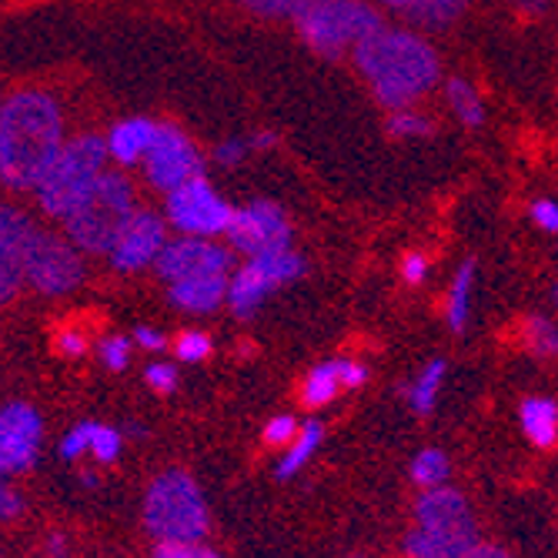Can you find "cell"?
Instances as JSON below:
<instances>
[{
  "label": "cell",
  "mask_w": 558,
  "mask_h": 558,
  "mask_svg": "<svg viewBox=\"0 0 558 558\" xmlns=\"http://www.w3.org/2000/svg\"><path fill=\"white\" fill-rule=\"evenodd\" d=\"M64 114L47 90H17L0 108V178L34 191L64 147Z\"/></svg>",
  "instance_id": "6da1fadb"
},
{
  "label": "cell",
  "mask_w": 558,
  "mask_h": 558,
  "mask_svg": "<svg viewBox=\"0 0 558 558\" xmlns=\"http://www.w3.org/2000/svg\"><path fill=\"white\" fill-rule=\"evenodd\" d=\"M354 64L372 84V94L391 111L412 108L441 77L435 47L412 31L395 27H378L354 47Z\"/></svg>",
  "instance_id": "7a4b0ae2"
},
{
  "label": "cell",
  "mask_w": 558,
  "mask_h": 558,
  "mask_svg": "<svg viewBox=\"0 0 558 558\" xmlns=\"http://www.w3.org/2000/svg\"><path fill=\"white\" fill-rule=\"evenodd\" d=\"M108 158H111L108 137L77 134L74 141H68L61 147L58 161L47 168V174L34 187L37 208L47 218L68 221L84 205V201H87V194L94 191V184L100 181V174H105Z\"/></svg>",
  "instance_id": "3957f363"
},
{
  "label": "cell",
  "mask_w": 558,
  "mask_h": 558,
  "mask_svg": "<svg viewBox=\"0 0 558 558\" xmlns=\"http://www.w3.org/2000/svg\"><path fill=\"white\" fill-rule=\"evenodd\" d=\"M144 529L158 542H201L208 532V501L187 472L168 469L150 478L144 492Z\"/></svg>",
  "instance_id": "277c9868"
},
{
  "label": "cell",
  "mask_w": 558,
  "mask_h": 558,
  "mask_svg": "<svg viewBox=\"0 0 558 558\" xmlns=\"http://www.w3.org/2000/svg\"><path fill=\"white\" fill-rule=\"evenodd\" d=\"M134 211L137 205H134L131 181L121 171H105L84 205L61 225H64V234L81 251H87V255H111L121 228L131 221Z\"/></svg>",
  "instance_id": "5b68a950"
},
{
  "label": "cell",
  "mask_w": 558,
  "mask_h": 558,
  "mask_svg": "<svg viewBox=\"0 0 558 558\" xmlns=\"http://www.w3.org/2000/svg\"><path fill=\"white\" fill-rule=\"evenodd\" d=\"M381 24L378 11L365 0H312L298 17V31L312 50L325 58H341L368 40Z\"/></svg>",
  "instance_id": "8992f818"
},
{
  "label": "cell",
  "mask_w": 558,
  "mask_h": 558,
  "mask_svg": "<svg viewBox=\"0 0 558 558\" xmlns=\"http://www.w3.org/2000/svg\"><path fill=\"white\" fill-rule=\"evenodd\" d=\"M84 251L64 234H50V231H34L27 255H24V281L47 294V298H61L81 288L84 281Z\"/></svg>",
  "instance_id": "52a82bcc"
},
{
  "label": "cell",
  "mask_w": 558,
  "mask_h": 558,
  "mask_svg": "<svg viewBox=\"0 0 558 558\" xmlns=\"http://www.w3.org/2000/svg\"><path fill=\"white\" fill-rule=\"evenodd\" d=\"M165 218L174 231L187 238H218L228 234L234 221V208L211 187V181L201 174L174 191H168Z\"/></svg>",
  "instance_id": "ba28073f"
},
{
  "label": "cell",
  "mask_w": 558,
  "mask_h": 558,
  "mask_svg": "<svg viewBox=\"0 0 558 558\" xmlns=\"http://www.w3.org/2000/svg\"><path fill=\"white\" fill-rule=\"evenodd\" d=\"M301 275H304V262L291 247L271 251V255H262V258H247V265L238 268V275L231 278V288H228L231 312L238 318H251L275 288L294 281Z\"/></svg>",
  "instance_id": "9c48e42d"
},
{
  "label": "cell",
  "mask_w": 558,
  "mask_h": 558,
  "mask_svg": "<svg viewBox=\"0 0 558 558\" xmlns=\"http://www.w3.org/2000/svg\"><path fill=\"white\" fill-rule=\"evenodd\" d=\"M201 171H205V161H201V150L194 147V141L174 124H158V137L144 158L147 181L158 191H174L201 178Z\"/></svg>",
  "instance_id": "30bf717a"
},
{
  "label": "cell",
  "mask_w": 558,
  "mask_h": 558,
  "mask_svg": "<svg viewBox=\"0 0 558 558\" xmlns=\"http://www.w3.org/2000/svg\"><path fill=\"white\" fill-rule=\"evenodd\" d=\"M228 241L241 255L262 258V255H271V251L291 247V221L278 205H271V201H251V205L234 211Z\"/></svg>",
  "instance_id": "8fae6325"
},
{
  "label": "cell",
  "mask_w": 558,
  "mask_h": 558,
  "mask_svg": "<svg viewBox=\"0 0 558 558\" xmlns=\"http://www.w3.org/2000/svg\"><path fill=\"white\" fill-rule=\"evenodd\" d=\"M168 218L155 215V211H147V208H137L131 215V221L121 228L114 247H111V268L114 271H144L147 265H158L161 258V251L168 244V228H165Z\"/></svg>",
  "instance_id": "7c38bea8"
},
{
  "label": "cell",
  "mask_w": 558,
  "mask_h": 558,
  "mask_svg": "<svg viewBox=\"0 0 558 558\" xmlns=\"http://www.w3.org/2000/svg\"><path fill=\"white\" fill-rule=\"evenodd\" d=\"M234 265L231 251L221 247L218 241H208V238H174L165 244L161 258H158V275L174 284V281H184V278H205V275H228V268Z\"/></svg>",
  "instance_id": "4fadbf2b"
},
{
  "label": "cell",
  "mask_w": 558,
  "mask_h": 558,
  "mask_svg": "<svg viewBox=\"0 0 558 558\" xmlns=\"http://www.w3.org/2000/svg\"><path fill=\"white\" fill-rule=\"evenodd\" d=\"M40 448V415L27 401H8L0 412V469L4 475L27 472Z\"/></svg>",
  "instance_id": "5bb4252c"
},
{
  "label": "cell",
  "mask_w": 558,
  "mask_h": 558,
  "mask_svg": "<svg viewBox=\"0 0 558 558\" xmlns=\"http://www.w3.org/2000/svg\"><path fill=\"white\" fill-rule=\"evenodd\" d=\"M34 231L37 225L17 208H4L0 215V298L4 301H11L24 281V255Z\"/></svg>",
  "instance_id": "9a60e30c"
},
{
  "label": "cell",
  "mask_w": 558,
  "mask_h": 558,
  "mask_svg": "<svg viewBox=\"0 0 558 558\" xmlns=\"http://www.w3.org/2000/svg\"><path fill=\"white\" fill-rule=\"evenodd\" d=\"M475 545H478L475 525H462V529L412 525V532L404 535V551H409V558H465Z\"/></svg>",
  "instance_id": "2e32d148"
},
{
  "label": "cell",
  "mask_w": 558,
  "mask_h": 558,
  "mask_svg": "<svg viewBox=\"0 0 558 558\" xmlns=\"http://www.w3.org/2000/svg\"><path fill=\"white\" fill-rule=\"evenodd\" d=\"M415 525L462 529V525H475V519H472V509L459 488L438 485V488H425V495L415 501Z\"/></svg>",
  "instance_id": "e0dca14e"
},
{
  "label": "cell",
  "mask_w": 558,
  "mask_h": 558,
  "mask_svg": "<svg viewBox=\"0 0 558 558\" xmlns=\"http://www.w3.org/2000/svg\"><path fill=\"white\" fill-rule=\"evenodd\" d=\"M231 278L228 275H205V278H184L171 284V304L191 315H208L228 301Z\"/></svg>",
  "instance_id": "ac0fdd59"
},
{
  "label": "cell",
  "mask_w": 558,
  "mask_h": 558,
  "mask_svg": "<svg viewBox=\"0 0 558 558\" xmlns=\"http://www.w3.org/2000/svg\"><path fill=\"white\" fill-rule=\"evenodd\" d=\"M158 137V124L147 121V118H128L118 121L108 134V150H111V161L118 165H144L150 144Z\"/></svg>",
  "instance_id": "d6986e66"
},
{
  "label": "cell",
  "mask_w": 558,
  "mask_h": 558,
  "mask_svg": "<svg viewBox=\"0 0 558 558\" xmlns=\"http://www.w3.org/2000/svg\"><path fill=\"white\" fill-rule=\"evenodd\" d=\"M522 432L535 448H555L558 445V401L551 398H525L522 409Z\"/></svg>",
  "instance_id": "ffe728a7"
},
{
  "label": "cell",
  "mask_w": 558,
  "mask_h": 558,
  "mask_svg": "<svg viewBox=\"0 0 558 558\" xmlns=\"http://www.w3.org/2000/svg\"><path fill=\"white\" fill-rule=\"evenodd\" d=\"M344 388L341 381V362H325V365H315L308 372L301 385V401L308 404V409H325V404L335 401V395Z\"/></svg>",
  "instance_id": "44dd1931"
},
{
  "label": "cell",
  "mask_w": 558,
  "mask_h": 558,
  "mask_svg": "<svg viewBox=\"0 0 558 558\" xmlns=\"http://www.w3.org/2000/svg\"><path fill=\"white\" fill-rule=\"evenodd\" d=\"M472 288H475V262H465L454 275L448 288V304H445V318L451 331H465L469 322V304H472Z\"/></svg>",
  "instance_id": "7402d4cb"
},
{
  "label": "cell",
  "mask_w": 558,
  "mask_h": 558,
  "mask_svg": "<svg viewBox=\"0 0 558 558\" xmlns=\"http://www.w3.org/2000/svg\"><path fill=\"white\" fill-rule=\"evenodd\" d=\"M445 97H448V108L454 111V118H459L465 128H478L485 121L482 97H478V90H475L472 81H465V77H448Z\"/></svg>",
  "instance_id": "603a6c76"
},
{
  "label": "cell",
  "mask_w": 558,
  "mask_h": 558,
  "mask_svg": "<svg viewBox=\"0 0 558 558\" xmlns=\"http://www.w3.org/2000/svg\"><path fill=\"white\" fill-rule=\"evenodd\" d=\"M322 438H325V428H322L318 422L301 425L298 438L288 445V454H284V459L278 462V478H291V475H298L304 465H308V459H312V454L318 451Z\"/></svg>",
  "instance_id": "cb8c5ba5"
},
{
  "label": "cell",
  "mask_w": 558,
  "mask_h": 558,
  "mask_svg": "<svg viewBox=\"0 0 558 558\" xmlns=\"http://www.w3.org/2000/svg\"><path fill=\"white\" fill-rule=\"evenodd\" d=\"M469 11V0H412V21L425 27H448Z\"/></svg>",
  "instance_id": "d4e9b609"
},
{
  "label": "cell",
  "mask_w": 558,
  "mask_h": 558,
  "mask_svg": "<svg viewBox=\"0 0 558 558\" xmlns=\"http://www.w3.org/2000/svg\"><path fill=\"white\" fill-rule=\"evenodd\" d=\"M441 378H445V362H441V359L428 362V365L415 375V381H412V388H409V401H412V409H415L418 415H428V412L435 409V398H438Z\"/></svg>",
  "instance_id": "484cf974"
},
{
  "label": "cell",
  "mask_w": 558,
  "mask_h": 558,
  "mask_svg": "<svg viewBox=\"0 0 558 558\" xmlns=\"http://www.w3.org/2000/svg\"><path fill=\"white\" fill-rule=\"evenodd\" d=\"M451 465H448V454L441 448H425L415 454V462H412V482H418L422 488H438L445 485Z\"/></svg>",
  "instance_id": "4316f807"
},
{
  "label": "cell",
  "mask_w": 558,
  "mask_h": 558,
  "mask_svg": "<svg viewBox=\"0 0 558 558\" xmlns=\"http://www.w3.org/2000/svg\"><path fill=\"white\" fill-rule=\"evenodd\" d=\"M525 341H529V351L538 354V359H555L558 354V328L542 315H532L525 322Z\"/></svg>",
  "instance_id": "83f0119b"
},
{
  "label": "cell",
  "mask_w": 558,
  "mask_h": 558,
  "mask_svg": "<svg viewBox=\"0 0 558 558\" xmlns=\"http://www.w3.org/2000/svg\"><path fill=\"white\" fill-rule=\"evenodd\" d=\"M432 131H435V124L425 114L409 111V108L391 111V118H388V134L391 137H428Z\"/></svg>",
  "instance_id": "f1b7e54d"
},
{
  "label": "cell",
  "mask_w": 558,
  "mask_h": 558,
  "mask_svg": "<svg viewBox=\"0 0 558 558\" xmlns=\"http://www.w3.org/2000/svg\"><path fill=\"white\" fill-rule=\"evenodd\" d=\"M241 4H244L247 11H255L258 17H271V21L291 17V21H298L301 11L308 8L312 0H241Z\"/></svg>",
  "instance_id": "f546056e"
},
{
  "label": "cell",
  "mask_w": 558,
  "mask_h": 558,
  "mask_svg": "<svg viewBox=\"0 0 558 558\" xmlns=\"http://www.w3.org/2000/svg\"><path fill=\"white\" fill-rule=\"evenodd\" d=\"M174 354H178L181 362H191V365L205 362L208 354H211V338L205 331H184L174 341Z\"/></svg>",
  "instance_id": "4dcf8cb0"
},
{
  "label": "cell",
  "mask_w": 558,
  "mask_h": 558,
  "mask_svg": "<svg viewBox=\"0 0 558 558\" xmlns=\"http://www.w3.org/2000/svg\"><path fill=\"white\" fill-rule=\"evenodd\" d=\"M90 438H94V422L74 425L61 441V459L74 462V459H81V454H90Z\"/></svg>",
  "instance_id": "1f68e13d"
},
{
  "label": "cell",
  "mask_w": 558,
  "mask_h": 558,
  "mask_svg": "<svg viewBox=\"0 0 558 558\" xmlns=\"http://www.w3.org/2000/svg\"><path fill=\"white\" fill-rule=\"evenodd\" d=\"M155 558H221V555L201 542H158Z\"/></svg>",
  "instance_id": "d6a6232c"
},
{
  "label": "cell",
  "mask_w": 558,
  "mask_h": 558,
  "mask_svg": "<svg viewBox=\"0 0 558 558\" xmlns=\"http://www.w3.org/2000/svg\"><path fill=\"white\" fill-rule=\"evenodd\" d=\"M121 451V435L108 425H94V438H90V454L97 462H114Z\"/></svg>",
  "instance_id": "836d02e7"
},
{
  "label": "cell",
  "mask_w": 558,
  "mask_h": 558,
  "mask_svg": "<svg viewBox=\"0 0 558 558\" xmlns=\"http://www.w3.org/2000/svg\"><path fill=\"white\" fill-rule=\"evenodd\" d=\"M298 425H294V418L291 415H278V418H271L268 425H265V445H271V448H288L294 438H298Z\"/></svg>",
  "instance_id": "e575fe53"
},
{
  "label": "cell",
  "mask_w": 558,
  "mask_h": 558,
  "mask_svg": "<svg viewBox=\"0 0 558 558\" xmlns=\"http://www.w3.org/2000/svg\"><path fill=\"white\" fill-rule=\"evenodd\" d=\"M128 359H131V341L128 338H108L105 344H100V362H105V368L124 372Z\"/></svg>",
  "instance_id": "d590c367"
},
{
  "label": "cell",
  "mask_w": 558,
  "mask_h": 558,
  "mask_svg": "<svg viewBox=\"0 0 558 558\" xmlns=\"http://www.w3.org/2000/svg\"><path fill=\"white\" fill-rule=\"evenodd\" d=\"M144 378H147V385L155 388L158 395H171L178 388V372L171 365H150L144 372Z\"/></svg>",
  "instance_id": "8d00e7d4"
},
{
  "label": "cell",
  "mask_w": 558,
  "mask_h": 558,
  "mask_svg": "<svg viewBox=\"0 0 558 558\" xmlns=\"http://www.w3.org/2000/svg\"><path fill=\"white\" fill-rule=\"evenodd\" d=\"M247 141H238V137H231V141H221L218 147H215V161L218 165H225V168H234V165H241L244 161V155H247Z\"/></svg>",
  "instance_id": "74e56055"
},
{
  "label": "cell",
  "mask_w": 558,
  "mask_h": 558,
  "mask_svg": "<svg viewBox=\"0 0 558 558\" xmlns=\"http://www.w3.org/2000/svg\"><path fill=\"white\" fill-rule=\"evenodd\" d=\"M532 221L542 228V231H548V234H558V205L555 201H535L532 205Z\"/></svg>",
  "instance_id": "f35d334b"
},
{
  "label": "cell",
  "mask_w": 558,
  "mask_h": 558,
  "mask_svg": "<svg viewBox=\"0 0 558 558\" xmlns=\"http://www.w3.org/2000/svg\"><path fill=\"white\" fill-rule=\"evenodd\" d=\"M401 275H404V281H409V284H422V281H425V275H428V262H425V255H404V262H401Z\"/></svg>",
  "instance_id": "ab89813d"
},
{
  "label": "cell",
  "mask_w": 558,
  "mask_h": 558,
  "mask_svg": "<svg viewBox=\"0 0 558 558\" xmlns=\"http://www.w3.org/2000/svg\"><path fill=\"white\" fill-rule=\"evenodd\" d=\"M58 348H61V354H68V359H81L84 348H87V341H84V335H81V331L68 328V331H61V335H58Z\"/></svg>",
  "instance_id": "60d3db41"
},
{
  "label": "cell",
  "mask_w": 558,
  "mask_h": 558,
  "mask_svg": "<svg viewBox=\"0 0 558 558\" xmlns=\"http://www.w3.org/2000/svg\"><path fill=\"white\" fill-rule=\"evenodd\" d=\"M134 344H141V348H147V351H161L168 341H165V335L161 331H155V328H134Z\"/></svg>",
  "instance_id": "b9f144b4"
},
{
  "label": "cell",
  "mask_w": 558,
  "mask_h": 558,
  "mask_svg": "<svg viewBox=\"0 0 558 558\" xmlns=\"http://www.w3.org/2000/svg\"><path fill=\"white\" fill-rule=\"evenodd\" d=\"M24 512V498L14 492V488H4V495H0V515L4 519H14Z\"/></svg>",
  "instance_id": "7bdbcfd3"
},
{
  "label": "cell",
  "mask_w": 558,
  "mask_h": 558,
  "mask_svg": "<svg viewBox=\"0 0 558 558\" xmlns=\"http://www.w3.org/2000/svg\"><path fill=\"white\" fill-rule=\"evenodd\" d=\"M465 558H509V551L498 548V545H488V542H478Z\"/></svg>",
  "instance_id": "ee69618b"
},
{
  "label": "cell",
  "mask_w": 558,
  "mask_h": 558,
  "mask_svg": "<svg viewBox=\"0 0 558 558\" xmlns=\"http://www.w3.org/2000/svg\"><path fill=\"white\" fill-rule=\"evenodd\" d=\"M68 555V542L61 535H50L47 542V558H64Z\"/></svg>",
  "instance_id": "f6af8a7d"
},
{
  "label": "cell",
  "mask_w": 558,
  "mask_h": 558,
  "mask_svg": "<svg viewBox=\"0 0 558 558\" xmlns=\"http://www.w3.org/2000/svg\"><path fill=\"white\" fill-rule=\"evenodd\" d=\"M275 141H278V137H275L271 131H258V134H255V137H251L247 144H251V147H255V150H268V147H275Z\"/></svg>",
  "instance_id": "bcb514c9"
},
{
  "label": "cell",
  "mask_w": 558,
  "mask_h": 558,
  "mask_svg": "<svg viewBox=\"0 0 558 558\" xmlns=\"http://www.w3.org/2000/svg\"><path fill=\"white\" fill-rule=\"evenodd\" d=\"M388 8H401V11H409L412 8V0H385Z\"/></svg>",
  "instance_id": "7dc6e473"
},
{
  "label": "cell",
  "mask_w": 558,
  "mask_h": 558,
  "mask_svg": "<svg viewBox=\"0 0 558 558\" xmlns=\"http://www.w3.org/2000/svg\"><path fill=\"white\" fill-rule=\"evenodd\" d=\"M555 304H558V284H555Z\"/></svg>",
  "instance_id": "c3c4849f"
}]
</instances>
